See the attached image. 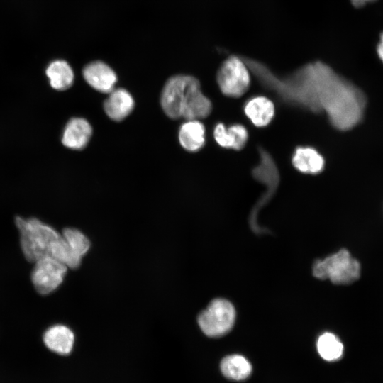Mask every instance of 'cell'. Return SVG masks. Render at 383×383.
Wrapping results in <instances>:
<instances>
[{
  "instance_id": "obj_12",
  "label": "cell",
  "mask_w": 383,
  "mask_h": 383,
  "mask_svg": "<svg viewBox=\"0 0 383 383\" xmlns=\"http://www.w3.org/2000/svg\"><path fill=\"white\" fill-rule=\"evenodd\" d=\"M213 137L221 147L240 150L248 141V133L241 124H233L226 128L223 123H219L214 128Z\"/></svg>"
},
{
  "instance_id": "obj_6",
  "label": "cell",
  "mask_w": 383,
  "mask_h": 383,
  "mask_svg": "<svg viewBox=\"0 0 383 383\" xmlns=\"http://www.w3.org/2000/svg\"><path fill=\"white\" fill-rule=\"evenodd\" d=\"M195 77L175 75L165 83L161 94V106L165 114L172 118H181V111L187 91Z\"/></svg>"
},
{
  "instance_id": "obj_8",
  "label": "cell",
  "mask_w": 383,
  "mask_h": 383,
  "mask_svg": "<svg viewBox=\"0 0 383 383\" xmlns=\"http://www.w3.org/2000/svg\"><path fill=\"white\" fill-rule=\"evenodd\" d=\"M85 81L94 89L109 93L117 82L115 72L106 63L94 61L87 65L82 71Z\"/></svg>"
},
{
  "instance_id": "obj_15",
  "label": "cell",
  "mask_w": 383,
  "mask_h": 383,
  "mask_svg": "<svg viewBox=\"0 0 383 383\" xmlns=\"http://www.w3.org/2000/svg\"><path fill=\"white\" fill-rule=\"evenodd\" d=\"M179 140L189 152L199 150L205 143V128L199 120H187L179 131Z\"/></svg>"
},
{
  "instance_id": "obj_2",
  "label": "cell",
  "mask_w": 383,
  "mask_h": 383,
  "mask_svg": "<svg viewBox=\"0 0 383 383\" xmlns=\"http://www.w3.org/2000/svg\"><path fill=\"white\" fill-rule=\"evenodd\" d=\"M313 274L321 279H330L336 284H348L357 280L360 274L359 262L350 252L342 249L313 265Z\"/></svg>"
},
{
  "instance_id": "obj_18",
  "label": "cell",
  "mask_w": 383,
  "mask_h": 383,
  "mask_svg": "<svg viewBox=\"0 0 383 383\" xmlns=\"http://www.w3.org/2000/svg\"><path fill=\"white\" fill-rule=\"evenodd\" d=\"M317 350L321 357L327 361H335L340 358L343 345L335 335L324 333L317 340Z\"/></svg>"
},
{
  "instance_id": "obj_1",
  "label": "cell",
  "mask_w": 383,
  "mask_h": 383,
  "mask_svg": "<svg viewBox=\"0 0 383 383\" xmlns=\"http://www.w3.org/2000/svg\"><path fill=\"white\" fill-rule=\"evenodd\" d=\"M16 225L20 232L22 252L30 262L50 255L52 243L60 236L50 226L35 218H23L16 216Z\"/></svg>"
},
{
  "instance_id": "obj_19",
  "label": "cell",
  "mask_w": 383,
  "mask_h": 383,
  "mask_svg": "<svg viewBox=\"0 0 383 383\" xmlns=\"http://www.w3.org/2000/svg\"><path fill=\"white\" fill-rule=\"evenodd\" d=\"M50 255L71 269L79 267L82 260V257L70 248L62 235L52 243Z\"/></svg>"
},
{
  "instance_id": "obj_16",
  "label": "cell",
  "mask_w": 383,
  "mask_h": 383,
  "mask_svg": "<svg viewBox=\"0 0 383 383\" xmlns=\"http://www.w3.org/2000/svg\"><path fill=\"white\" fill-rule=\"evenodd\" d=\"M50 85L55 90L63 91L70 88L74 82V72L65 60H55L45 70Z\"/></svg>"
},
{
  "instance_id": "obj_17",
  "label": "cell",
  "mask_w": 383,
  "mask_h": 383,
  "mask_svg": "<svg viewBox=\"0 0 383 383\" xmlns=\"http://www.w3.org/2000/svg\"><path fill=\"white\" fill-rule=\"evenodd\" d=\"M221 370L223 374L232 380H244L252 372L250 362L240 355H231L225 357L221 362Z\"/></svg>"
},
{
  "instance_id": "obj_20",
  "label": "cell",
  "mask_w": 383,
  "mask_h": 383,
  "mask_svg": "<svg viewBox=\"0 0 383 383\" xmlns=\"http://www.w3.org/2000/svg\"><path fill=\"white\" fill-rule=\"evenodd\" d=\"M62 236L70 248L81 257L89 250V240L78 229L66 228L63 230Z\"/></svg>"
},
{
  "instance_id": "obj_13",
  "label": "cell",
  "mask_w": 383,
  "mask_h": 383,
  "mask_svg": "<svg viewBox=\"0 0 383 383\" xmlns=\"http://www.w3.org/2000/svg\"><path fill=\"white\" fill-rule=\"evenodd\" d=\"M244 113L255 126L265 127L272 121L274 116V106L268 98L257 96L245 103Z\"/></svg>"
},
{
  "instance_id": "obj_4",
  "label": "cell",
  "mask_w": 383,
  "mask_h": 383,
  "mask_svg": "<svg viewBox=\"0 0 383 383\" xmlns=\"http://www.w3.org/2000/svg\"><path fill=\"white\" fill-rule=\"evenodd\" d=\"M235 318V311L232 304L223 299H216L199 313L198 323L205 335L216 338L232 328Z\"/></svg>"
},
{
  "instance_id": "obj_11",
  "label": "cell",
  "mask_w": 383,
  "mask_h": 383,
  "mask_svg": "<svg viewBox=\"0 0 383 383\" xmlns=\"http://www.w3.org/2000/svg\"><path fill=\"white\" fill-rule=\"evenodd\" d=\"M134 104L133 98L127 90L121 88L113 89L104 101V109L111 119L119 121L131 113Z\"/></svg>"
},
{
  "instance_id": "obj_22",
  "label": "cell",
  "mask_w": 383,
  "mask_h": 383,
  "mask_svg": "<svg viewBox=\"0 0 383 383\" xmlns=\"http://www.w3.org/2000/svg\"><path fill=\"white\" fill-rule=\"evenodd\" d=\"M374 0H351L352 4L356 7H360L365 5L367 2H370Z\"/></svg>"
},
{
  "instance_id": "obj_9",
  "label": "cell",
  "mask_w": 383,
  "mask_h": 383,
  "mask_svg": "<svg viewBox=\"0 0 383 383\" xmlns=\"http://www.w3.org/2000/svg\"><path fill=\"white\" fill-rule=\"evenodd\" d=\"M91 133V126L86 119L72 118L65 126L62 143L67 148L81 150L87 145Z\"/></svg>"
},
{
  "instance_id": "obj_21",
  "label": "cell",
  "mask_w": 383,
  "mask_h": 383,
  "mask_svg": "<svg viewBox=\"0 0 383 383\" xmlns=\"http://www.w3.org/2000/svg\"><path fill=\"white\" fill-rule=\"evenodd\" d=\"M377 50L379 58L383 62V33L380 35V41L377 45Z\"/></svg>"
},
{
  "instance_id": "obj_7",
  "label": "cell",
  "mask_w": 383,
  "mask_h": 383,
  "mask_svg": "<svg viewBox=\"0 0 383 383\" xmlns=\"http://www.w3.org/2000/svg\"><path fill=\"white\" fill-rule=\"evenodd\" d=\"M211 109V101L203 94L199 82L195 78L185 95L181 117L187 120H199L207 117Z\"/></svg>"
},
{
  "instance_id": "obj_14",
  "label": "cell",
  "mask_w": 383,
  "mask_h": 383,
  "mask_svg": "<svg viewBox=\"0 0 383 383\" xmlns=\"http://www.w3.org/2000/svg\"><path fill=\"white\" fill-rule=\"evenodd\" d=\"M293 166L304 174H317L324 168L323 157L311 147L296 148L292 158Z\"/></svg>"
},
{
  "instance_id": "obj_5",
  "label": "cell",
  "mask_w": 383,
  "mask_h": 383,
  "mask_svg": "<svg viewBox=\"0 0 383 383\" xmlns=\"http://www.w3.org/2000/svg\"><path fill=\"white\" fill-rule=\"evenodd\" d=\"M31 280L36 291L47 295L58 288L66 274L67 267L50 255L35 262Z\"/></svg>"
},
{
  "instance_id": "obj_10",
  "label": "cell",
  "mask_w": 383,
  "mask_h": 383,
  "mask_svg": "<svg viewBox=\"0 0 383 383\" xmlns=\"http://www.w3.org/2000/svg\"><path fill=\"white\" fill-rule=\"evenodd\" d=\"M45 346L61 355L70 354L73 348L74 335L67 326L56 324L48 328L43 336Z\"/></svg>"
},
{
  "instance_id": "obj_3",
  "label": "cell",
  "mask_w": 383,
  "mask_h": 383,
  "mask_svg": "<svg viewBox=\"0 0 383 383\" xmlns=\"http://www.w3.org/2000/svg\"><path fill=\"white\" fill-rule=\"evenodd\" d=\"M216 80L224 95L240 97L250 87V71L241 56L231 55L221 65Z\"/></svg>"
}]
</instances>
